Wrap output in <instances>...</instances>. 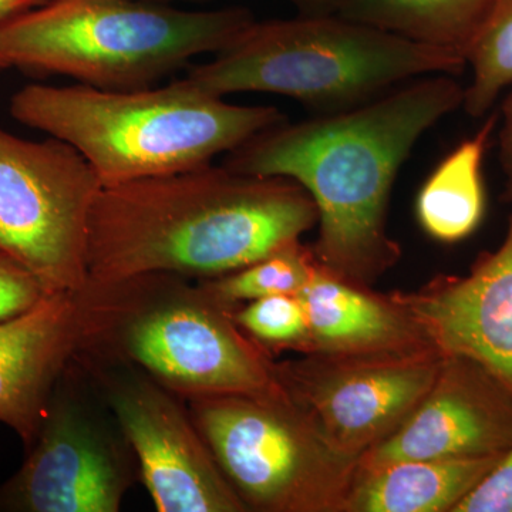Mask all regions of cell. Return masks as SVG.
I'll return each mask as SVG.
<instances>
[{"label": "cell", "mask_w": 512, "mask_h": 512, "mask_svg": "<svg viewBox=\"0 0 512 512\" xmlns=\"http://www.w3.org/2000/svg\"><path fill=\"white\" fill-rule=\"evenodd\" d=\"M463 100L464 87L450 74H430L353 109L265 128L229 151L222 165L301 185L318 210L316 262L369 288L402 255L386 224L400 167L419 138Z\"/></svg>", "instance_id": "obj_1"}, {"label": "cell", "mask_w": 512, "mask_h": 512, "mask_svg": "<svg viewBox=\"0 0 512 512\" xmlns=\"http://www.w3.org/2000/svg\"><path fill=\"white\" fill-rule=\"evenodd\" d=\"M316 224L315 202L295 181L200 165L101 188L87 275L101 284L151 274L211 279L299 241Z\"/></svg>", "instance_id": "obj_2"}, {"label": "cell", "mask_w": 512, "mask_h": 512, "mask_svg": "<svg viewBox=\"0 0 512 512\" xmlns=\"http://www.w3.org/2000/svg\"><path fill=\"white\" fill-rule=\"evenodd\" d=\"M13 119L76 148L103 187L210 164L286 120L275 107L237 106L181 79L154 89L29 84Z\"/></svg>", "instance_id": "obj_3"}, {"label": "cell", "mask_w": 512, "mask_h": 512, "mask_svg": "<svg viewBox=\"0 0 512 512\" xmlns=\"http://www.w3.org/2000/svg\"><path fill=\"white\" fill-rule=\"evenodd\" d=\"M466 59L339 15L252 22L188 83L212 96L261 92L339 113L430 74H458Z\"/></svg>", "instance_id": "obj_4"}, {"label": "cell", "mask_w": 512, "mask_h": 512, "mask_svg": "<svg viewBox=\"0 0 512 512\" xmlns=\"http://www.w3.org/2000/svg\"><path fill=\"white\" fill-rule=\"evenodd\" d=\"M255 22L251 10L192 12L151 0H49L0 26L10 67L103 90L153 87L201 55L220 53Z\"/></svg>", "instance_id": "obj_5"}, {"label": "cell", "mask_w": 512, "mask_h": 512, "mask_svg": "<svg viewBox=\"0 0 512 512\" xmlns=\"http://www.w3.org/2000/svg\"><path fill=\"white\" fill-rule=\"evenodd\" d=\"M109 285L100 329L84 352L124 360L184 400L279 386L271 353L198 282L151 274Z\"/></svg>", "instance_id": "obj_6"}, {"label": "cell", "mask_w": 512, "mask_h": 512, "mask_svg": "<svg viewBox=\"0 0 512 512\" xmlns=\"http://www.w3.org/2000/svg\"><path fill=\"white\" fill-rule=\"evenodd\" d=\"M185 402L248 512H343L357 458L330 446L281 384Z\"/></svg>", "instance_id": "obj_7"}, {"label": "cell", "mask_w": 512, "mask_h": 512, "mask_svg": "<svg viewBox=\"0 0 512 512\" xmlns=\"http://www.w3.org/2000/svg\"><path fill=\"white\" fill-rule=\"evenodd\" d=\"M101 188L92 165L66 141H30L0 128V251L46 292L82 288Z\"/></svg>", "instance_id": "obj_8"}, {"label": "cell", "mask_w": 512, "mask_h": 512, "mask_svg": "<svg viewBox=\"0 0 512 512\" xmlns=\"http://www.w3.org/2000/svg\"><path fill=\"white\" fill-rule=\"evenodd\" d=\"M74 360L47 404L19 470L0 484V512H117L138 477L113 414Z\"/></svg>", "instance_id": "obj_9"}, {"label": "cell", "mask_w": 512, "mask_h": 512, "mask_svg": "<svg viewBox=\"0 0 512 512\" xmlns=\"http://www.w3.org/2000/svg\"><path fill=\"white\" fill-rule=\"evenodd\" d=\"M76 362L130 444L157 511L248 512L183 397L124 360L83 352Z\"/></svg>", "instance_id": "obj_10"}, {"label": "cell", "mask_w": 512, "mask_h": 512, "mask_svg": "<svg viewBox=\"0 0 512 512\" xmlns=\"http://www.w3.org/2000/svg\"><path fill=\"white\" fill-rule=\"evenodd\" d=\"M444 353L275 362L278 383L330 446L357 458L389 437L436 382Z\"/></svg>", "instance_id": "obj_11"}, {"label": "cell", "mask_w": 512, "mask_h": 512, "mask_svg": "<svg viewBox=\"0 0 512 512\" xmlns=\"http://www.w3.org/2000/svg\"><path fill=\"white\" fill-rule=\"evenodd\" d=\"M109 285L47 292L28 311L0 320V424L28 450L57 383L92 346Z\"/></svg>", "instance_id": "obj_12"}, {"label": "cell", "mask_w": 512, "mask_h": 512, "mask_svg": "<svg viewBox=\"0 0 512 512\" xmlns=\"http://www.w3.org/2000/svg\"><path fill=\"white\" fill-rule=\"evenodd\" d=\"M512 447V393L466 356L446 355L436 382L396 430L357 460L370 470L406 460L501 456Z\"/></svg>", "instance_id": "obj_13"}, {"label": "cell", "mask_w": 512, "mask_h": 512, "mask_svg": "<svg viewBox=\"0 0 512 512\" xmlns=\"http://www.w3.org/2000/svg\"><path fill=\"white\" fill-rule=\"evenodd\" d=\"M444 355L466 356L512 393V218L503 244L466 276L392 295Z\"/></svg>", "instance_id": "obj_14"}, {"label": "cell", "mask_w": 512, "mask_h": 512, "mask_svg": "<svg viewBox=\"0 0 512 512\" xmlns=\"http://www.w3.org/2000/svg\"><path fill=\"white\" fill-rule=\"evenodd\" d=\"M316 262L298 293L308 318L309 355L402 356L436 349L419 323L392 296H379Z\"/></svg>", "instance_id": "obj_15"}, {"label": "cell", "mask_w": 512, "mask_h": 512, "mask_svg": "<svg viewBox=\"0 0 512 512\" xmlns=\"http://www.w3.org/2000/svg\"><path fill=\"white\" fill-rule=\"evenodd\" d=\"M500 457L406 460L357 468L343 512H453Z\"/></svg>", "instance_id": "obj_16"}, {"label": "cell", "mask_w": 512, "mask_h": 512, "mask_svg": "<svg viewBox=\"0 0 512 512\" xmlns=\"http://www.w3.org/2000/svg\"><path fill=\"white\" fill-rule=\"evenodd\" d=\"M497 121V114H493L476 136L463 141L441 161L421 187L417 220L431 238L453 244L470 237L483 221V163Z\"/></svg>", "instance_id": "obj_17"}, {"label": "cell", "mask_w": 512, "mask_h": 512, "mask_svg": "<svg viewBox=\"0 0 512 512\" xmlns=\"http://www.w3.org/2000/svg\"><path fill=\"white\" fill-rule=\"evenodd\" d=\"M491 5L493 0H340L336 15L466 59Z\"/></svg>", "instance_id": "obj_18"}, {"label": "cell", "mask_w": 512, "mask_h": 512, "mask_svg": "<svg viewBox=\"0 0 512 512\" xmlns=\"http://www.w3.org/2000/svg\"><path fill=\"white\" fill-rule=\"evenodd\" d=\"M312 248L295 241L229 274L201 279L198 284L225 308L274 295H298L315 271Z\"/></svg>", "instance_id": "obj_19"}, {"label": "cell", "mask_w": 512, "mask_h": 512, "mask_svg": "<svg viewBox=\"0 0 512 512\" xmlns=\"http://www.w3.org/2000/svg\"><path fill=\"white\" fill-rule=\"evenodd\" d=\"M473 70L464 89L463 107L474 119L483 117L507 87L512 86V0H493L484 22L468 47Z\"/></svg>", "instance_id": "obj_20"}, {"label": "cell", "mask_w": 512, "mask_h": 512, "mask_svg": "<svg viewBox=\"0 0 512 512\" xmlns=\"http://www.w3.org/2000/svg\"><path fill=\"white\" fill-rule=\"evenodd\" d=\"M245 335L266 352L308 348V318L298 295H274L245 303L232 311Z\"/></svg>", "instance_id": "obj_21"}, {"label": "cell", "mask_w": 512, "mask_h": 512, "mask_svg": "<svg viewBox=\"0 0 512 512\" xmlns=\"http://www.w3.org/2000/svg\"><path fill=\"white\" fill-rule=\"evenodd\" d=\"M453 512H512V447Z\"/></svg>", "instance_id": "obj_22"}, {"label": "cell", "mask_w": 512, "mask_h": 512, "mask_svg": "<svg viewBox=\"0 0 512 512\" xmlns=\"http://www.w3.org/2000/svg\"><path fill=\"white\" fill-rule=\"evenodd\" d=\"M45 293L28 269L0 251V320L28 311Z\"/></svg>", "instance_id": "obj_23"}, {"label": "cell", "mask_w": 512, "mask_h": 512, "mask_svg": "<svg viewBox=\"0 0 512 512\" xmlns=\"http://www.w3.org/2000/svg\"><path fill=\"white\" fill-rule=\"evenodd\" d=\"M500 160L505 174L504 198L512 201V90L501 107Z\"/></svg>", "instance_id": "obj_24"}, {"label": "cell", "mask_w": 512, "mask_h": 512, "mask_svg": "<svg viewBox=\"0 0 512 512\" xmlns=\"http://www.w3.org/2000/svg\"><path fill=\"white\" fill-rule=\"evenodd\" d=\"M46 2H49V0H0V26L30 9L45 5ZM9 67L8 60L0 55V72L9 69Z\"/></svg>", "instance_id": "obj_25"}, {"label": "cell", "mask_w": 512, "mask_h": 512, "mask_svg": "<svg viewBox=\"0 0 512 512\" xmlns=\"http://www.w3.org/2000/svg\"><path fill=\"white\" fill-rule=\"evenodd\" d=\"M151 2L167 3L173 0H151ZM298 8L301 15H336L340 0H288Z\"/></svg>", "instance_id": "obj_26"}]
</instances>
